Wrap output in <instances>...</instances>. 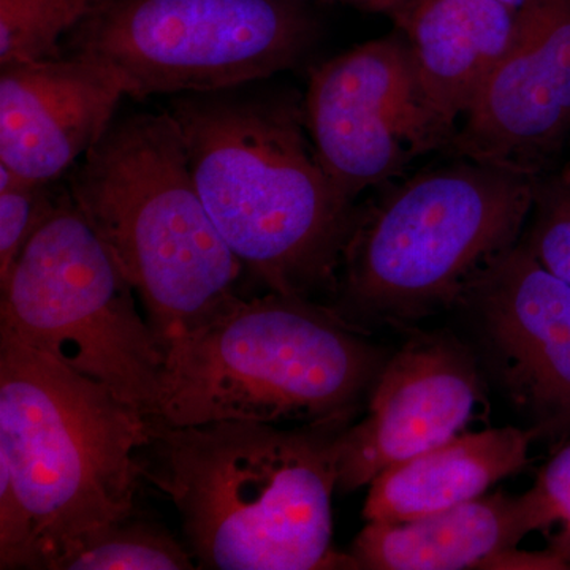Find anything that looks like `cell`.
<instances>
[{
  "mask_svg": "<svg viewBox=\"0 0 570 570\" xmlns=\"http://www.w3.org/2000/svg\"><path fill=\"white\" fill-rule=\"evenodd\" d=\"M151 425L141 475L174 502L198 569H358L332 549L337 433L254 420Z\"/></svg>",
  "mask_w": 570,
  "mask_h": 570,
  "instance_id": "cell-1",
  "label": "cell"
},
{
  "mask_svg": "<svg viewBox=\"0 0 570 570\" xmlns=\"http://www.w3.org/2000/svg\"><path fill=\"white\" fill-rule=\"evenodd\" d=\"M198 194L246 272L276 294L336 287L354 200L307 138L305 111L220 92L175 100Z\"/></svg>",
  "mask_w": 570,
  "mask_h": 570,
  "instance_id": "cell-2",
  "label": "cell"
},
{
  "mask_svg": "<svg viewBox=\"0 0 570 570\" xmlns=\"http://www.w3.org/2000/svg\"><path fill=\"white\" fill-rule=\"evenodd\" d=\"M154 422L219 420L337 425L374 382L384 354L335 307L268 292L236 296L164 347Z\"/></svg>",
  "mask_w": 570,
  "mask_h": 570,
  "instance_id": "cell-3",
  "label": "cell"
},
{
  "mask_svg": "<svg viewBox=\"0 0 570 570\" xmlns=\"http://www.w3.org/2000/svg\"><path fill=\"white\" fill-rule=\"evenodd\" d=\"M70 195L132 285L163 347L239 296L245 265L198 194L170 112L112 122L82 157Z\"/></svg>",
  "mask_w": 570,
  "mask_h": 570,
  "instance_id": "cell-4",
  "label": "cell"
},
{
  "mask_svg": "<svg viewBox=\"0 0 570 570\" xmlns=\"http://www.w3.org/2000/svg\"><path fill=\"white\" fill-rule=\"evenodd\" d=\"M151 426L110 389L0 336V463L31 521L37 569L134 515Z\"/></svg>",
  "mask_w": 570,
  "mask_h": 570,
  "instance_id": "cell-5",
  "label": "cell"
},
{
  "mask_svg": "<svg viewBox=\"0 0 570 570\" xmlns=\"http://www.w3.org/2000/svg\"><path fill=\"white\" fill-rule=\"evenodd\" d=\"M538 179L463 159L401 184L355 217L335 309L404 324L464 305L519 245Z\"/></svg>",
  "mask_w": 570,
  "mask_h": 570,
  "instance_id": "cell-6",
  "label": "cell"
},
{
  "mask_svg": "<svg viewBox=\"0 0 570 570\" xmlns=\"http://www.w3.org/2000/svg\"><path fill=\"white\" fill-rule=\"evenodd\" d=\"M0 336L156 414L165 352L134 287L71 195L55 200L0 283Z\"/></svg>",
  "mask_w": 570,
  "mask_h": 570,
  "instance_id": "cell-7",
  "label": "cell"
},
{
  "mask_svg": "<svg viewBox=\"0 0 570 570\" xmlns=\"http://www.w3.org/2000/svg\"><path fill=\"white\" fill-rule=\"evenodd\" d=\"M314 39L298 0H105L71 55L110 69L130 97L212 94L291 69Z\"/></svg>",
  "mask_w": 570,
  "mask_h": 570,
  "instance_id": "cell-8",
  "label": "cell"
},
{
  "mask_svg": "<svg viewBox=\"0 0 570 570\" xmlns=\"http://www.w3.org/2000/svg\"><path fill=\"white\" fill-rule=\"evenodd\" d=\"M303 111L322 167L351 200L455 135L423 97L404 37L367 41L322 63Z\"/></svg>",
  "mask_w": 570,
  "mask_h": 570,
  "instance_id": "cell-9",
  "label": "cell"
},
{
  "mask_svg": "<svg viewBox=\"0 0 570 570\" xmlns=\"http://www.w3.org/2000/svg\"><path fill=\"white\" fill-rule=\"evenodd\" d=\"M570 130V0H540L453 135L461 159L540 178Z\"/></svg>",
  "mask_w": 570,
  "mask_h": 570,
  "instance_id": "cell-10",
  "label": "cell"
},
{
  "mask_svg": "<svg viewBox=\"0 0 570 570\" xmlns=\"http://www.w3.org/2000/svg\"><path fill=\"white\" fill-rule=\"evenodd\" d=\"M478 397L474 358L459 341H409L382 367L366 417L336 434L337 490L370 485L384 469L459 436Z\"/></svg>",
  "mask_w": 570,
  "mask_h": 570,
  "instance_id": "cell-11",
  "label": "cell"
},
{
  "mask_svg": "<svg viewBox=\"0 0 570 570\" xmlns=\"http://www.w3.org/2000/svg\"><path fill=\"white\" fill-rule=\"evenodd\" d=\"M126 96L119 78L86 56L2 66L0 165L51 183L104 137Z\"/></svg>",
  "mask_w": 570,
  "mask_h": 570,
  "instance_id": "cell-12",
  "label": "cell"
},
{
  "mask_svg": "<svg viewBox=\"0 0 570 570\" xmlns=\"http://www.w3.org/2000/svg\"><path fill=\"white\" fill-rule=\"evenodd\" d=\"M466 305L510 395L546 420H570V284L517 245Z\"/></svg>",
  "mask_w": 570,
  "mask_h": 570,
  "instance_id": "cell-13",
  "label": "cell"
},
{
  "mask_svg": "<svg viewBox=\"0 0 570 570\" xmlns=\"http://www.w3.org/2000/svg\"><path fill=\"white\" fill-rule=\"evenodd\" d=\"M524 13L501 0H411L396 18L423 97L453 132L519 40Z\"/></svg>",
  "mask_w": 570,
  "mask_h": 570,
  "instance_id": "cell-14",
  "label": "cell"
},
{
  "mask_svg": "<svg viewBox=\"0 0 570 570\" xmlns=\"http://www.w3.org/2000/svg\"><path fill=\"white\" fill-rule=\"evenodd\" d=\"M534 489L497 493L403 523H367L351 557L358 569L461 570L493 568L524 535L549 528Z\"/></svg>",
  "mask_w": 570,
  "mask_h": 570,
  "instance_id": "cell-15",
  "label": "cell"
},
{
  "mask_svg": "<svg viewBox=\"0 0 570 570\" xmlns=\"http://www.w3.org/2000/svg\"><path fill=\"white\" fill-rule=\"evenodd\" d=\"M532 436L520 428H489L393 464L370 483L363 517L367 523H403L483 497L527 466Z\"/></svg>",
  "mask_w": 570,
  "mask_h": 570,
  "instance_id": "cell-16",
  "label": "cell"
},
{
  "mask_svg": "<svg viewBox=\"0 0 570 570\" xmlns=\"http://www.w3.org/2000/svg\"><path fill=\"white\" fill-rule=\"evenodd\" d=\"M193 553L167 532L129 519L89 532L51 570H190Z\"/></svg>",
  "mask_w": 570,
  "mask_h": 570,
  "instance_id": "cell-17",
  "label": "cell"
},
{
  "mask_svg": "<svg viewBox=\"0 0 570 570\" xmlns=\"http://www.w3.org/2000/svg\"><path fill=\"white\" fill-rule=\"evenodd\" d=\"M105 0H0V66L62 58L61 41Z\"/></svg>",
  "mask_w": 570,
  "mask_h": 570,
  "instance_id": "cell-18",
  "label": "cell"
},
{
  "mask_svg": "<svg viewBox=\"0 0 570 570\" xmlns=\"http://www.w3.org/2000/svg\"><path fill=\"white\" fill-rule=\"evenodd\" d=\"M530 219L520 245L547 272L570 284V159L538 179Z\"/></svg>",
  "mask_w": 570,
  "mask_h": 570,
  "instance_id": "cell-19",
  "label": "cell"
},
{
  "mask_svg": "<svg viewBox=\"0 0 570 570\" xmlns=\"http://www.w3.org/2000/svg\"><path fill=\"white\" fill-rule=\"evenodd\" d=\"M52 204L47 184L26 181L0 165V283L9 276Z\"/></svg>",
  "mask_w": 570,
  "mask_h": 570,
  "instance_id": "cell-20",
  "label": "cell"
},
{
  "mask_svg": "<svg viewBox=\"0 0 570 570\" xmlns=\"http://www.w3.org/2000/svg\"><path fill=\"white\" fill-rule=\"evenodd\" d=\"M546 509L549 524L561 523L551 554L570 568V442L547 463L532 487Z\"/></svg>",
  "mask_w": 570,
  "mask_h": 570,
  "instance_id": "cell-21",
  "label": "cell"
},
{
  "mask_svg": "<svg viewBox=\"0 0 570 570\" xmlns=\"http://www.w3.org/2000/svg\"><path fill=\"white\" fill-rule=\"evenodd\" d=\"M348 6L358 7V9L373 11V13L387 14L392 20H396L411 0H340Z\"/></svg>",
  "mask_w": 570,
  "mask_h": 570,
  "instance_id": "cell-22",
  "label": "cell"
},
{
  "mask_svg": "<svg viewBox=\"0 0 570 570\" xmlns=\"http://www.w3.org/2000/svg\"><path fill=\"white\" fill-rule=\"evenodd\" d=\"M501 2L509 3V6L515 7L519 10H528L539 3L540 0H501Z\"/></svg>",
  "mask_w": 570,
  "mask_h": 570,
  "instance_id": "cell-23",
  "label": "cell"
}]
</instances>
